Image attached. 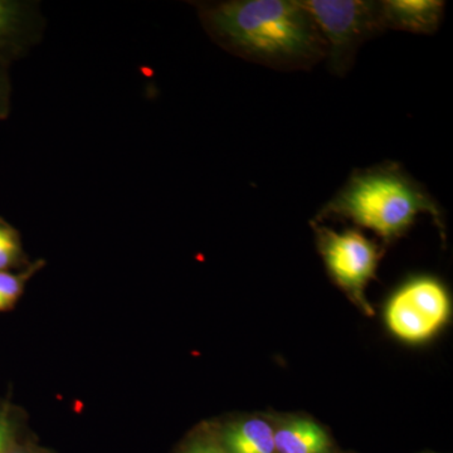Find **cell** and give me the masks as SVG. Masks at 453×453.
Here are the masks:
<instances>
[{
	"label": "cell",
	"mask_w": 453,
	"mask_h": 453,
	"mask_svg": "<svg viewBox=\"0 0 453 453\" xmlns=\"http://www.w3.org/2000/svg\"><path fill=\"white\" fill-rule=\"evenodd\" d=\"M203 26L228 52L275 70H308L326 44L300 0H228L199 7Z\"/></svg>",
	"instance_id": "1"
},
{
	"label": "cell",
	"mask_w": 453,
	"mask_h": 453,
	"mask_svg": "<svg viewBox=\"0 0 453 453\" xmlns=\"http://www.w3.org/2000/svg\"><path fill=\"white\" fill-rule=\"evenodd\" d=\"M421 213L441 219L428 190L398 163L384 162L354 170L320 216L353 220L389 241L403 234Z\"/></svg>",
	"instance_id": "2"
},
{
	"label": "cell",
	"mask_w": 453,
	"mask_h": 453,
	"mask_svg": "<svg viewBox=\"0 0 453 453\" xmlns=\"http://www.w3.org/2000/svg\"><path fill=\"white\" fill-rule=\"evenodd\" d=\"M326 44L330 70L344 76L357 49L384 31L380 2L366 0H300Z\"/></svg>",
	"instance_id": "3"
},
{
	"label": "cell",
	"mask_w": 453,
	"mask_h": 453,
	"mask_svg": "<svg viewBox=\"0 0 453 453\" xmlns=\"http://www.w3.org/2000/svg\"><path fill=\"white\" fill-rule=\"evenodd\" d=\"M449 309L451 303L442 283L434 277H414L389 300L387 324L399 339L423 342L446 324Z\"/></svg>",
	"instance_id": "4"
},
{
	"label": "cell",
	"mask_w": 453,
	"mask_h": 453,
	"mask_svg": "<svg viewBox=\"0 0 453 453\" xmlns=\"http://www.w3.org/2000/svg\"><path fill=\"white\" fill-rule=\"evenodd\" d=\"M318 238L330 275L348 291L360 295L377 270L380 257L378 247L354 229L334 232L319 228Z\"/></svg>",
	"instance_id": "5"
},
{
	"label": "cell",
	"mask_w": 453,
	"mask_h": 453,
	"mask_svg": "<svg viewBox=\"0 0 453 453\" xmlns=\"http://www.w3.org/2000/svg\"><path fill=\"white\" fill-rule=\"evenodd\" d=\"M35 5L20 0H0V67L7 68L33 46L40 35Z\"/></svg>",
	"instance_id": "6"
},
{
	"label": "cell",
	"mask_w": 453,
	"mask_h": 453,
	"mask_svg": "<svg viewBox=\"0 0 453 453\" xmlns=\"http://www.w3.org/2000/svg\"><path fill=\"white\" fill-rule=\"evenodd\" d=\"M384 31L395 29L434 35L440 28L446 3L441 0H384L380 2Z\"/></svg>",
	"instance_id": "7"
},
{
	"label": "cell",
	"mask_w": 453,
	"mask_h": 453,
	"mask_svg": "<svg viewBox=\"0 0 453 453\" xmlns=\"http://www.w3.org/2000/svg\"><path fill=\"white\" fill-rule=\"evenodd\" d=\"M220 446L226 453H276L275 431L264 419H246L223 431Z\"/></svg>",
	"instance_id": "8"
},
{
	"label": "cell",
	"mask_w": 453,
	"mask_h": 453,
	"mask_svg": "<svg viewBox=\"0 0 453 453\" xmlns=\"http://www.w3.org/2000/svg\"><path fill=\"white\" fill-rule=\"evenodd\" d=\"M276 453H327L329 437L310 419L286 423L275 431Z\"/></svg>",
	"instance_id": "9"
},
{
	"label": "cell",
	"mask_w": 453,
	"mask_h": 453,
	"mask_svg": "<svg viewBox=\"0 0 453 453\" xmlns=\"http://www.w3.org/2000/svg\"><path fill=\"white\" fill-rule=\"evenodd\" d=\"M44 266V261L29 264L23 270L0 273V312L9 311L25 294L27 283Z\"/></svg>",
	"instance_id": "10"
},
{
	"label": "cell",
	"mask_w": 453,
	"mask_h": 453,
	"mask_svg": "<svg viewBox=\"0 0 453 453\" xmlns=\"http://www.w3.org/2000/svg\"><path fill=\"white\" fill-rule=\"evenodd\" d=\"M28 265L19 232L0 217V273L23 270Z\"/></svg>",
	"instance_id": "11"
},
{
	"label": "cell",
	"mask_w": 453,
	"mask_h": 453,
	"mask_svg": "<svg viewBox=\"0 0 453 453\" xmlns=\"http://www.w3.org/2000/svg\"><path fill=\"white\" fill-rule=\"evenodd\" d=\"M16 411L7 403L0 402V453H5L16 446Z\"/></svg>",
	"instance_id": "12"
},
{
	"label": "cell",
	"mask_w": 453,
	"mask_h": 453,
	"mask_svg": "<svg viewBox=\"0 0 453 453\" xmlns=\"http://www.w3.org/2000/svg\"><path fill=\"white\" fill-rule=\"evenodd\" d=\"M11 91L7 68L0 67V120L8 118L11 111Z\"/></svg>",
	"instance_id": "13"
},
{
	"label": "cell",
	"mask_w": 453,
	"mask_h": 453,
	"mask_svg": "<svg viewBox=\"0 0 453 453\" xmlns=\"http://www.w3.org/2000/svg\"><path fill=\"white\" fill-rule=\"evenodd\" d=\"M186 453H226L220 443L211 441H198L188 447Z\"/></svg>",
	"instance_id": "14"
},
{
	"label": "cell",
	"mask_w": 453,
	"mask_h": 453,
	"mask_svg": "<svg viewBox=\"0 0 453 453\" xmlns=\"http://www.w3.org/2000/svg\"><path fill=\"white\" fill-rule=\"evenodd\" d=\"M5 453H44L43 449H29V447L13 446Z\"/></svg>",
	"instance_id": "15"
}]
</instances>
